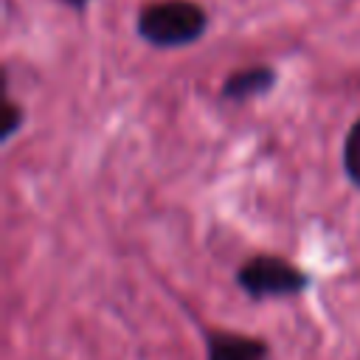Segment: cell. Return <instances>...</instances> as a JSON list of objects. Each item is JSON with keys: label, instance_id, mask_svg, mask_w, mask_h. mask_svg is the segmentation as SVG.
Wrapping results in <instances>:
<instances>
[{"label": "cell", "instance_id": "1", "mask_svg": "<svg viewBox=\"0 0 360 360\" xmlns=\"http://www.w3.org/2000/svg\"><path fill=\"white\" fill-rule=\"evenodd\" d=\"M211 14L197 0H149L135 14V34L158 51H177L208 34Z\"/></svg>", "mask_w": 360, "mask_h": 360}, {"label": "cell", "instance_id": "5", "mask_svg": "<svg viewBox=\"0 0 360 360\" xmlns=\"http://www.w3.org/2000/svg\"><path fill=\"white\" fill-rule=\"evenodd\" d=\"M340 169H343L346 180L360 191V115L346 129V138L340 146Z\"/></svg>", "mask_w": 360, "mask_h": 360}, {"label": "cell", "instance_id": "3", "mask_svg": "<svg viewBox=\"0 0 360 360\" xmlns=\"http://www.w3.org/2000/svg\"><path fill=\"white\" fill-rule=\"evenodd\" d=\"M202 343H205V360H270L273 354L264 338L222 326H205Z\"/></svg>", "mask_w": 360, "mask_h": 360}, {"label": "cell", "instance_id": "7", "mask_svg": "<svg viewBox=\"0 0 360 360\" xmlns=\"http://www.w3.org/2000/svg\"><path fill=\"white\" fill-rule=\"evenodd\" d=\"M56 3H62L65 8H70V11H76V14H84L93 0H56Z\"/></svg>", "mask_w": 360, "mask_h": 360}, {"label": "cell", "instance_id": "6", "mask_svg": "<svg viewBox=\"0 0 360 360\" xmlns=\"http://www.w3.org/2000/svg\"><path fill=\"white\" fill-rule=\"evenodd\" d=\"M22 127H25V110H22V104H17V101L8 98L6 107H3V129H0V141L8 143Z\"/></svg>", "mask_w": 360, "mask_h": 360}, {"label": "cell", "instance_id": "4", "mask_svg": "<svg viewBox=\"0 0 360 360\" xmlns=\"http://www.w3.org/2000/svg\"><path fill=\"white\" fill-rule=\"evenodd\" d=\"M278 84V70L267 62H256V65H245L231 70L222 84H219V101L228 104H245L253 98L267 96L273 87Z\"/></svg>", "mask_w": 360, "mask_h": 360}, {"label": "cell", "instance_id": "2", "mask_svg": "<svg viewBox=\"0 0 360 360\" xmlns=\"http://www.w3.org/2000/svg\"><path fill=\"white\" fill-rule=\"evenodd\" d=\"M236 287L242 295L253 304L264 301H290L304 295L312 287V276L298 267L295 262L278 256V253H253L248 256L236 273H233Z\"/></svg>", "mask_w": 360, "mask_h": 360}]
</instances>
